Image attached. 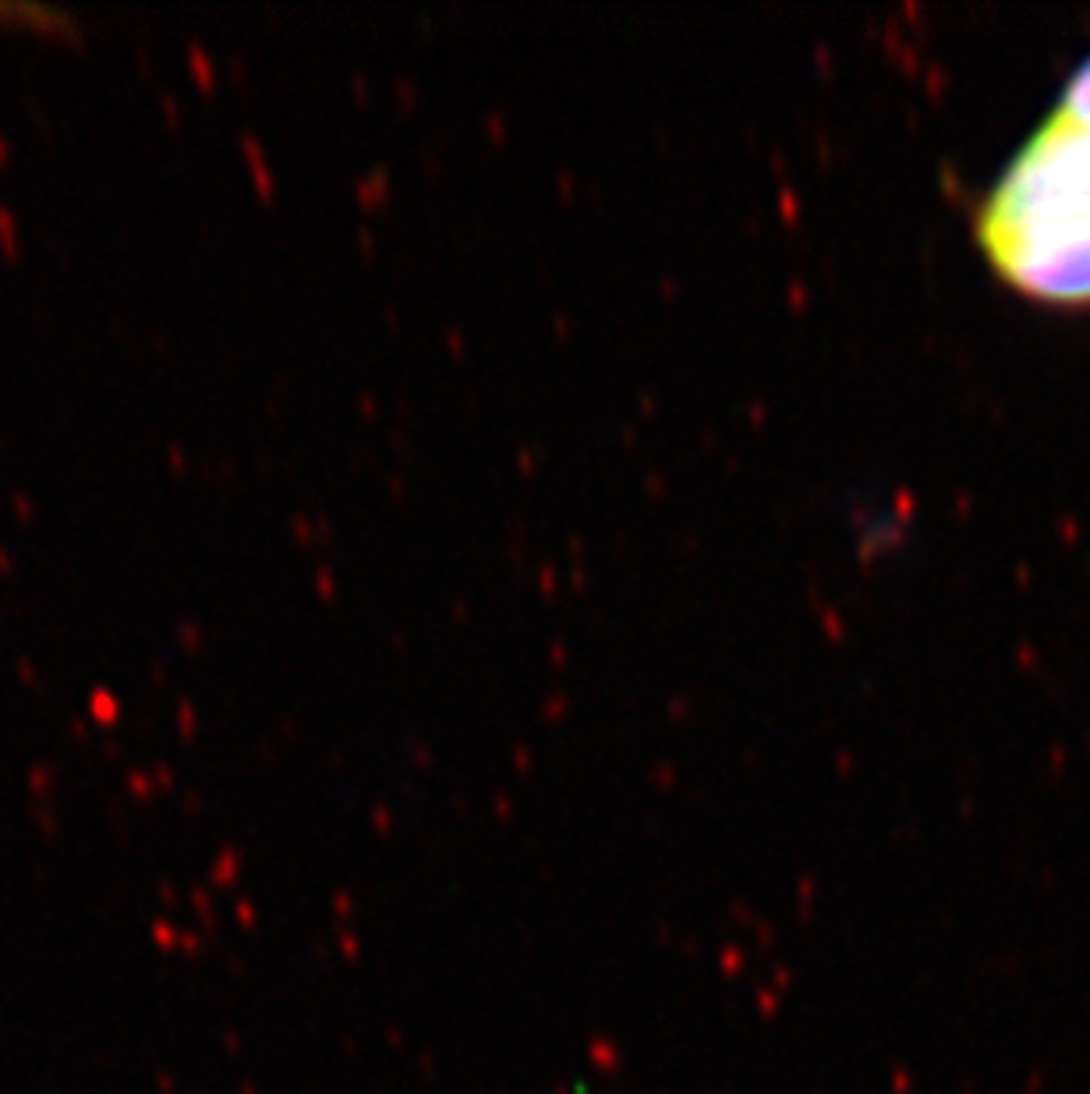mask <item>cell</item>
<instances>
[{
	"instance_id": "1",
	"label": "cell",
	"mask_w": 1090,
	"mask_h": 1094,
	"mask_svg": "<svg viewBox=\"0 0 1090 1094\" xmlns=\"http://www.w3.org/2000/svg\"><path fill=\"white\" fill-rule=\"evenodd\" d=\"M995 277L1059 308H1090V124L1051 111L974 213Z\"/></svg>"
},
{
	"instance_id": "2",
	"label": "cell",
	"mask_w": 1090,
	"mask_h": 1094,
	"mask_svg": "<svg viewBox=\"0 0 1090 1094\" xmlns=\"http://www.w3.org/2000/svg\"><path fill=\"white\" fill-rule=\"evenodd\" d=\"M1059 111H1066L1069 117H1077V120H1087L1090 124V60L1073 75V82H1069V89H1066V96L1059 100Z\"/></svg>"
}]
</instances>
